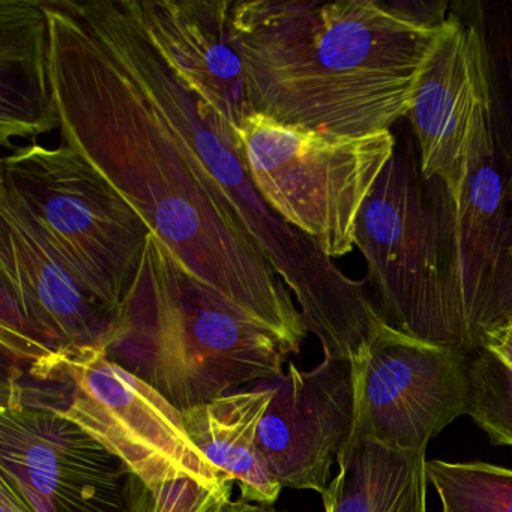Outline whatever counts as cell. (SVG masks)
Returning a JSON list of instances; mask_svg holds the SVG:
<instances>
[{"label": "cell", "instance_id": "5bb4252c", "mask_svg": "<svg viewBox=\"0 0 512 512\" xmlns=\"http://www.w3.org/2000/svg\"><path fill=\"white\" fill-rule=\"evenodd\" d=\"M0 281L56 353L107 352L118 314L104 307L62 265L52 248L7 203L0 202Z\"/></svg>", "mask_w": 512, "mask_h": 512}, {"label": "cell", "instance_id": "e0dca14e", "mask_svg": "<svg viewBox=\"0 0 512 512\" xmlns=\"http://www.w3.org/2000/svg\"><path fill=\"white\" fill-rule=\"evenodd\" d=\"M274 392V379L265 380L182 410L194 445L215 469L238 482L247 502L274 505L283 490L257 446L260 421Z\"/></svg>", "mask_w": 512, "mask_h": 512}, {"label": "cell", "instance_id": "ba28073f", "mask_svg": "<svg viewBox=\"0 0 512 512\" xmlns=\"http://www.w3.org/2000/svg\"><path fill=\"white\" fill-rule=\"evenodd\" d=\"M355 244L367 262V280L379 293L385 322L418 340L457 347L439 218L409 139L397 142L365 200Z\"/></svg>", "mask_w": 512, "mask_h": 512}, {"label": "cell", "instance_id": "ffe728a7", "mask_svg": "<svg viewBox=\"0 0 512 512\" xmlns=\"http://www.w3.org/2000/svg\"><path fill=\"white\" fill-rule=\"evenodd\" d=\"M232 493L233 481L203 485L194 479H176L149 487L130 473L125 512H223Z\"/></svg>", "mask_w": 512, "mask_h": 512}, {"label": "cell", "instance_id": "7a4b0ae2", "mask_svg": "<svg viewBox=\"0 0 512 512\" xmlns=\"http://www.w3.org/2000/svg\"><path fill=\"white\" fill-rule=\"evenodd\" d=\"M232 19L251 110L341 139L407 118L439 28L374 0H247Z\"/></svg>", "mask_w": 512, "mask_h": 512}, {"label": "cell", "instance_id": "7402d4cb", "mask_svg": "<svg viewBox=\"0 0 512 512\" xmlns=\"http://www.w3.org/2000/svg\"><path fill=\"white\" fill-rule=\"evenodd\" d=\"M223 512H280L274 505L268 503L247 502V500H235L224 508Z\"/></svg>", "mask_w": 512, "mask_h": 512}, {"label": "cell", "instance_id": "7c38bea8", "mask_svg": "<svg viewBox=\"0 0 512 512\" xmlns=\"http://www.w3.org/2000/svg\"><path fill=\"white\" fill-rule=\"evenodd\" d=\"M407 118L422 178L460 199L469 176L496 151L487 47L475 26L457 16L439 25Z\"/></svg>", "mask_w": 512, "mask_h": 512}, {"label": "cell", "instance_id": "44dd1931", "mask_svg": "<svg viewBox=\"0 0 512 512\" xmlns=\"http://www.w3.org/2000/svg\"><path fill=\"white\" fill-rule=\"evenodd\" d=\"M0 512H32L7 485L0 484Z\"/></svg>", "mask_w": 512, "mask_h": 512}, {"label": "cell", "instance_id": "8992f818", "mask_svg": "<svg viewBox=\"0 0 512 512\" xmlns=\"http://www.w3.org/2000/svg\"><path fill=\"white\" fill-rule=\"evenodd\" d=\"M22 376L44 388L11 380L2 389H13L23 400L79 424L149 487L176 479L203 485L232 481L194 445L182 410L104 350L55 353L26 368Z\"/></svg>", "mask_w": 512, "mask_h": 512}, {"label": "cell", "instance_id": "9c48e42d", "mask_svg": "<svg viewBox=\"0 0 512 512\" xmlns=\"http://www.w3.org/2000/svg\"><path fill=\"white\" fill-rule=\"evenodd\" d=\"M352 436L398 451L425 452L467 415L469 353L427 343L385 323L350 361Z\"/></svg>", "mask_w": 512, "mask_h": 512}, {"label": "cell", "instance_id": "603a6c76", "mask_svg": "<svg viewBox=\"0 0 512 512\" xmlns=\"http://www.w3.org/2000/svg\"><path fill=\"white\" fill-rule=\"evenodd\" d=\"M499 331L505 332L506 335H509V337L512 338V319L509 320L508 325L503 326V328L499 329ZM499 331H497V332H499ZM491 337H493V335H491Z\"/></svg>", "mask_w": 512, "mask_h": 512}, {"label": "cell", "instance_id": "3957f363", "mask_svg": "<svg viewBox=\"0 0 512 512\" xmlns=\"http://www.w3.org/2000/svg\"><path fill=\"white\" fill-rule=\"evenodd\" d=\"M149 91L211 170L239 218L301 307L329 358L350 362L382 325L365 281L350 280L313 239L287 224L254 184L239 134L176 76L149 37L136 0H95Z\"/></svg>", "mask_w": 512, "mask_h": 512}, {"label": "cell", "instance_id": "8fae6325", "mask_svg": "<svg viewBox=\"0 0 512 512\" xmlns=\"http://www.w3.org/2000/svg\"><path fill=\"white\" fill-rule=\"evenodd\" d=\"M130 473L67 416L2 389L0 484L32 512H125Z\"/></svg>", "mask_w": 512, "mask_h": 512}, {"label": "cell", "instance_id": "d6986e66", "mask_svg": "<svg viewBox=\"0 0 512 512\" xmlns=\"http://www.w3.org/2000/svg\"><path fill=\"white\" fill-rule=\"evenodd\" d=\"M427 479L442 512H512V470L470 461H427Z\"/></svg>", "mask_w": 512, "mask_h": 512}, {"label": "cell", "instance_id": "277c9868", "mask_svg": "<svg viewBox=\"0 0 512 512\" xmlns=\"http://www.w3.org/2000/svg\"><path fill=\"white\" fill-rule=\"evenodd\" d=\"M298 352L151 235L107 356L185 410L281 376Z\"/></svg>", "mask_w": 512, "mask_h": 512}, {"label": "cell", "instance_id": "30bf717a", "mask_svg": "<svg viewBox=\"0 0 512 512\" xmlns=\"http://www.w3.org/2000/svg\"><path fill=\"white\" fill-rule=\"evenodd\" d=\"M427 187L439 218L455 346L472 353L512 319L511 187L496 151L469 176L460 199L452 200L439 182Z\"/></svg>", "mask_w": 512, "mask_h": 512}, {"label": "cell", "instance_id": "9a60e30c", "mask_svg": "<svg viewBox=\"0 0 512 512\" xmlns=\"http://www.w3.org/2000/svg\"><path fill=\"white\" fill-rule=\"evenodd\" d=\"M152 43L200 101L239 134L253 115L230 0H136Z\"/></svg>", "mask_w": 512, "mask_h": 512}, {"label": "cell", "instance_id": "6da1fadb", "mask_svg": "<svg viewBox=\"0 0 512 512\" xmlns=\"http://www.w3.org/2000/svg\"><path fill=\"white\" fill-rule=\"evenodd\" d=\"M41 4L64 145L118 190L188 274L301 349L308 329L292 293L95 0Z\"/></svg>", "mask_w": 512, "mask_h": 512}, {"label": "cell", "instance_id": "52a82bcc", "mask_svg": "<svg viewBox=\"0 0 512 512\" xmlns=\"http://www.w3.org/2000/svg\"><path fill=\"white\" fill-rule=\"evenodd\" d=\"M239 139L266 203L331 259L352 253L359 212L394 155L392 131L341 139L253 113Z\"/></svg>", "mask_w": 512, "mask_h": 512}, {"label": "cell", "instance_id": "cb8c5ba5", "mask_svg": "<svg viewBox=\"0 0 512 512\" xmlns=\"http://www.w3.org/2000/svg\"><path fill=\"white\" fill-rule=\"evenodd\" d=\"M509 200H511V203H512V187H511V190H509ZM511 254H512V250H511Z\"/></svg>", "mask_w": 512, "mask_h": 512}, {"label": "cell", "instance_id": "5b68a950", "mask_svg": "<svg viewBox=\"0 0 512 512\" xmlns=\"http://www.w3.org/2000/svg\"><path fill=\"white\" fill-rule=\"evenodd\" d=\"M0 202L41 236L83 289L119 314L152 232L80 152L67 145L17 148L0 164Z\"/></svg>", "mask_w": 512, "mask_h": 512}, {"label": "cell", "instance_id": "4fadbf2b", "mask_svg": "<svg viewBox=\"0 0 512 512\" xmlns=\"http://www.w3.org/2000/svg\"><path fill=\"white\" fill-rule=\"evenodd\" d=\"M275 392L260 421L257 446L281 488H328L353 430L350 362L325 356L317 367L289 370L274 379Z\"/></svg>", "mask_w": 512, "mask_h": 512}, {"label": "cell", "instance_id": "2e32d148", "mask_svg": "<svg viewBox=\"0 0 512 512\" xmlns=\"http://www.w3.org/2000/svg\"><path fill=\"white\" fill-rule=\"evenodd\" d=\"M61 128L50 28L41 0H0V143L13 148Z\"/></svg>", "mask_w": 512, "mask_h": 512}, {"label": "cell", "instance_id": "ac0fdd59", "mask_svg": "<svg viewBox=\"0 0 512 512\" xmlns=\"http://www.w3.org/2000/svg\"><path fill=\"white\" fill-rule=\"evenodd\" d=\"M470 355L467 415L493 445L512 446V338L496 332Z\"/></svg>", "mask_w": 512, "mask_h": 512}]
</instances>
